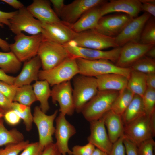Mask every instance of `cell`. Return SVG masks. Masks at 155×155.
Listing matches in <instances>:
<instances>
[{
	"instance_id": "cb8c5ba5",
	"label": "cell",
	"mask_w": 155,
	"mask_h": 155,
	"mask_svg": "<svg viewBox=\"0 0 155 155\" xmlns=\"http://www.w3.org/2000/svg\"><path fill=\"white\" fill-rule=\"evenodd\" d=\"M100 6L95 7L89 9L75 22L71 24L73 30L77 33L95 29L101 17L100 12Z\"/></svg>"
},
{
	"instance_id": "8d00e7d4",
	"label": "cell",
	"mask_w": 155,
	"mask_h": 155,
	"mask_svg": "<svg viewBox=\"0 0 155 155\" xmlns=\"http://www.w3.org/2000/svg\"><path fill=\"white\" fill-rule=\"evenodd\" d=\"M30 143L28 140L10 144L6 145L4 148L0 149V155H18Z\"/></svg>"
},
{
	"instance_id": "1f68e13d",
	"label": "cell",
	"mask_w": 155,
	"mask_h": 155,
	"mask_svg": "<svg viewBox=\"0 0 155 155\" xmlns=\"http://www.w3.org/2000/svg\"><path fill=\"white\" fill-rule=\"evenodd\" d=\"M37 101L32 86L30 85L18 87L14 96L13 102L30 107Z\"/></svg>"
},
{
	"instance_id": "f907efd6",
	"label": "cell",
	"mask_w": 155,
	"mask_h": 155,
	"mask_svg": "<svg viewBox=\"0 0 155 155\" xmlns=\"http://www.w3.org/2000/svg\"><path fill=\"white\" fill-rule=\"evenodd\" d=\"M148 88L155 90V73L145 74Z\"/></svg>"
},
{
	"instance_id": "484cf974",
	"label": "cell",
	"mask_w": 155,
	"mask_h": 155,
	"mask_svg": "<svg viewBox=\"0 0 155 155\" xmlns=\"http://www.w3.org/2000/svg\"><path fill=\"white\" fill-rule=\"evenodd\" d=\"M145 115L142 98L135 94L131 102L121 116L124 126Z\"/></svg>"
},
{
	"instance_id": "ac0fdd59",
	"label": "cell",
	"mask_w": 155,
	"mask_h": 155,
	"mask_svg": "<svg viewBox=\"0 0 155 155\" xmlns=\"http://www.w3.org/2000/svg\"><path fill=\"white\" fill-rule=\"evenodd\" d=\"M153 45L135 42L125 44L121 47L115 65L122 68L130 67L135 62L145 55L147 51Z\"/></svg>"
},
{
	"instance_id": "f1b7e54d",
	"label": "cell",
	"mask_w": 155,
	"mask_h": 155,
	"mask_svg": "<svg viewBox=\"0 0 155 155\" xmlns=\"http://www.w3.org/2000/svg\"><path fill=\"white\" fill-rule=\"evenodd\" d=\"M135 95L127 87L119 91L111 110L121 116L131 102Z\"/></svg>"
},
{
	"instance_id": "ba28073f",
	"label": "cell",
	"mask_w": 155,
	"mask_h": 155,
	"mask_svg": "<svg viewBox=\"0 0 155 155\" xmlns=\"http://www.w3.org/2000/svg\"><path fill=\"white\" fill-rule=\"evenodd\" d=\"M72 42L79 46L99 50L119 47L115 37L105 35L94 29L76 33Z\"/></svg>"
},
{
	"instance_id": "d6986e66",
	"label": "cell",
	"mask_w": 155,
	"mask_h": 155,
	"mask_svg": "<svg viewBox=\"0 0 155 155\" xmlns=\"http://www.w3.org/2000/svg\"><path fill=\"white\" fill-rule=\"evenodd\" d=\"M141 3L139 0H111L100 6L101 16L112 13H123L133 18L141 11Z\"/></svg>"
},
{
	"instance_id": "7c38bea8",
	"label": "cell",
	"mask_w": 155,
	"mask_h": 155,
	"mask_svg": "<svg viewBox=\"0 0 155 155\" xmlns=\"http://www.w3.org/2000/svg\"><path fill=\"white\" fill-rule=\"evenodd\" d=\"M42 23L43 39L64 45L73 41L76 33L71 24L62 21L53 23Z\"/></svg>"
},
{
	"instance_id": "d4e9b609",
	"label": "cell",
	"mask_w": 155,
	"mask_h": 155,
	"mask_svg": "<svg viewBox=\"0 0 155 155\" xmlns=\"http://www.w3.org/2000/svg\"><path fill=\"white\" fill-rule=\"evenodd\" d=\"M102 117L108 137L113 144L123 136L124 126L121 116L111 110Z\"/></svg>"
},
{
	"instance_id": "9f6ffc18",
	"label": "cell",
	"mask_w": 155,
	"mask_h": 155,
	"mask_svg": "<svg viewBox=\"0 0 155 155\" xmlns=\"http://www.w3.org/2000/svg\"><path fill=\"white\" fill-rule=\"evenodd\" d=\"M92 155H108V154L96 148L95 149Z\"/></svg>"
},
{
	"instance_id": "c3c4849f",
	"label": "cell",
	"mask_w": 155,
	"mask_h": 155,
	"mask_svg": "<svg viewBox=\"0 0 155 155\" xmlns=\"http://www.w3.org/2000/svg\"><path fill=\"white\" fill-rule=\"evenodd\" d=\"M16 11L5 12L0 10V23L8 26L9 25V20L16 13Z\"/></svg>"
},
{
	"instance_id": "7402d4cb",
	"label": "cell",
	"mask_w": 155,
	"mask_h": 155,
	"mask_svg": "<svg viewBox=\"0 0 155 155\" xmlns=\"http://www.w3.org/2000/svg\"><path fill=\"white\" fill-rule=\"evenodd\" d=\"M50 1L34 0L26 7L30 13L42 23H53L61 21L51 8Z\"/></svg>"
},
{
	"instance_id": "83f0119b",
	"label": "cell",
	"mask_w": 155,
	"mask_h": 155,
	"mask_svg": "<svg viewBox=\"0 0 155 155\" xmlns=\"http://www.w3.org/2000/svg\"><path fill=\"white\" fill-rule=\"evenodd\" d=\"M127 88L134 94L142 97L147 88L145 74L131 70Z\"/></svg>"
},
{
	"instance_id": "11a10c76",
	"label": "cell",
	"mask_w": 155,
	"mask_h": 155,
	"mask_svg": "<svg viewBox=\"0 0 155 155\" xmlns=\"http://www.w3.org/2000/svg\"><path fill=\"white\" fill-rule=\"evenodd\" d=\"M145 56L150 58L155 59V46L153 45L146 52Z\"/></svg>"
},
{
	"instance_id": "52a82bcc",
	"label": "cell",
	"mask_w": 155,
	"mask_h": 155,
	"mask_svg": "<svg viewBox=\"0 0 155 155\" xmlns=\"http://www.w3.org/2000/svg\"><path fill=\"white\" fill-rule=\"evenodd\" d=\"M37 55L39 57L43 70L50 69L71 56L63 45L43 39Z\"/></svg>"
},
{
	"instance_id": "e0dca14e",
	"label": "cell",
	"mask_w": 155,
	"mask_h": 155,
	"mask_svg": "<svg viewBox=\"0 0 155 155\" xmlns=\"http://www.w3.org/2000/svg\"><path fill=\"white\" fill-rule=\"evenodd\" d=\"M151 16L145 12L133 18L120 33L115 37V42L119 47H122L130 42H139L141 34L146 22Z\"/></svg>"
},
{
	"instance_id": "4fadbf2b",
	"label": "cell",
	"mask_w": 155,
	"mask_h": 155,
	"mask_svg": "<svg viewBox=\"0 0 155 155\" xmlns=\"http://www.w3.org/2000/svg\"><path fill=\"white\" fill-rule=\"evenodd\" d=\"M133 18L123 13L106 15L100 18L94 29L105 35L115 37Z\"/></svg>"
},
{
	"instance_id": "3957f363",
	"label": "cell",
	"mask_w": 155,
	"mask_h": 155,
	"mask_svg": "<svg viewBox=\"0 0 155 155\" xmlns=\"http://www.w3.org/2000/svg\"><path fill=\"white\" fill-rule=\"evenodd\" d=\"M155 135V114L143 115L124 127L123 136L137 147Z\"/></svg>"
},
{
	"instance_id": "4316f807",
	"label": "cell",
	"mask_w": 155,
	"mask_h": 155,
	"mask_svg": "<svg viewBox=\"0 0 155 155\" xmlns=\"http://www.w3.org/2000/svg\"><path fill=\"white\" fill-rule=\"evenodd\" d=\"M49 85L46 80H40L36 81L32 86L37 100L40 103L39 107L45 113L50 108L48 99L51 96V90Z\"/></svg>"
},
{
	"instance_id": "f546056e",
	"label": "cell",
	"mask_w": 155,
	"mask_h": 155,
	"mask_svg": "<svg viewBox=\"0 0 155 155\" xmlns=\"http://www.w3.org/2000/svg\"><path fill=\"white\" fill-rule=\"evenodd\" d=\"M21 63L11 51H0V68L5 73H16L20 70Z\"/></svg>"
},
{
	"instance_id": "4dcf8cb0",
	"label": "cell",
	"mask_w": 155,
	"mask_h": 155,
	"mask_svg": "<svg viewBox=\"0 0 155 155\" xmlns=\"http://www.w3.org/2000/svg\"><path fill=\"white\" fill-rule=\"evenodd\" d=\"M24 138L23 134L16 129L7 130L3 119H0V146L20 142L24 140Z\"/></svg>"
},
{
	"instance_id": "5bb4252c",
	"label": "cell",
	"mask_w": 155,
	"mask_h": 155,
	"mask_svg": "<svg viewBox=\"0 0 155 155\" xmlns=\"http://www.w3.org/2000/svg\"><path fill=\"white\" fill-rule=\"evenodd\" d=\"M51 96L53 104L59 103L60 113L65 115L73 114L75 108L70 80L53 86Z\"/></svg>"
},
{
	"instance_id": "8fae6325",
	"label": "cell",
	"mask_w": 155,
	"mask_h": 155,
	"mask_svg": "<svg viewBox=\"0 0 155 155\" xmlns=\"http://www.w3.org/2000/svg\"><path fill=\"white\" fill-rule=\"evenodd\" d=\"M70 55L75 58L89 60L106 59L116 63L121 47L114 48L106 51L95 49L77 46L72 41L63 45Z\"/></svg>"
},
{
	"instance_id": "ab89813d",
	"label": "cell",
	"mask_w": 155,
	"mask_h": 155,
	"mask_svg": "<svg viewBox=\"0 0 155 155\" xmlns=\"http://www.w3.org/2000/svg\"><path fill=\"white\" fill-rule=\"evenodd\" d=\"M44 149L38 142L30 143L19 155H41Z\"/></svg>"
},
{
	"instance_id": "5b68a950",
	"label": "cell",
	"mask_w": 155,
	"mask_h": 155,
	"mask_svg": "<svg viewBox=\"0 0 155 155\" xmlns=\"http://www.w3.org/2000/svg\"><path fill=\"white\" fill-rule=\"evenodd\" d=\"M78 74L79 70L76 59L71 56L52 69L40 70L38 79L46 80L53 86L70 81Z\"/></svg>"
},
{
	"instance_id": "7a4b0ae2",
	"label": "cell",
	"mask_w": 155,
	"mask_h": 155,
	"mask_svg": "<svg viewBox=\"0 0 155 155\" xmlns=\"http://www.w3.org/2000/svg\"><path fill=\"white\" fill-rule=\"evenodd\" d=\"M119 91L98 90L96 94L85 105L81 113L90 122L102 118L111 110Z\"/></svg>"
},
{
	"instance_id": "d590c367",
	"label": "cell",
	"mask_w": 155,
	"mask_h": 155,
	"mask_svg": "<svg viewBox=\"0 0 155 155\" xmlns=\"http://www.w3.org/2000/svg\"><path fill=\"white\" fill-rule=\"evenodd\" d=\"M146 115L150 117L155 114V90L147 88L142 97Z\"/></svg>"
},
{
	"instance_id": "7dc6e473",
	"label": "cell",
	"mask_w": 155,
	"mask_h": 155,
	"mask_svg": "<svg viewBox=\"0 0 155 155\" xmlns=\"http://www.w3.org/2000/svg\"><path fill=\"white\" fill-rule=\"evenodd\" d=\"M41 155H61L55 144L51 143L45 146Z\"/></svg>"
},
{
	"instance_id": "8992f818",
	"label": "cell",
	"mask_w": 155,
	"mask_h": 155,
	"mask_svg": "<svg viewBox=\"0 0 155 155\" xmlns=\"http://www.w3.org/2000/svg\"><path fill=\"white\" fill-rule=\"evenodd\" d=\"M14 40L9 45L10 51L22 62L37 55L43 38L41 33L28 36L21 32L16 34Z\"/></svg>"
},
{
	"instance_id": "bcb514c9",
	"label": "cell",
	"mask_w": 155,
	"mask_h": 155,
	"mask_svg": "<svg viewBox=\"0 0 155 155\" xmlns=\"http://www.w3.org/2000/svg\"><path fill=\"white\" fill-rule=\"evenodd\" d=\"M13 102L5 95L0 92V108L5 112L12 109Z\"/></svg>"
},
{
	"instance_id": "7bdbcfd3",
	"label": "cell",
	"mask_w": 155,
	"mask_h": 155,
	"mask_svg": "<svg viewBox=\"0 0 155 155\" xmlns=\"http://www.w3.org/2000/svg\"><path fill=\"white\" fill-rule=\"evenodd\" d=\"M3 117L6 122L11 126L16 125L18 124L21 120L20 118L13 109L6 112Z\"/></svg>"
},
{
	"instance_id": "6f0895ef",
	"label": "cell",
	"mask_w": 155,
	"mask_h": 155,
	"mask_svg": "<svg viewBox=\"0 0 155 155\" xmlns=\"http://www.w3.org/2000/svg\"><path fill=\"white\" fill-rule=\"evenodd\" d=\"M5 113L4 110L0 108V119L3 117Z\"/></svg>"
},
{
	"instance_id": "9a60e30c",
	"label": "cell",
	"mask_w": 155,
	"mask_h": 155,
	"mask_svg": "<svg viewBox=\"0 0 155 155\" xmlns=\"http://www.w3.org/2000/svg\"><path fill=\"white\" fill-rule=\"evenodd\" d=\"M106 1L104 0H75L65 5L59 16L63 21L72 24L89 9L101 5Z\"/></svg>"
},
{
	"instance_id": "44dd1931",
	"label": "cell",
	"mask_w": 155,
	"mask_h": 155,
	"mask_svg": "<svg viewBox=\"0 0 155 155\" xmlns=\"http://www.w3.org/2000/svg\"><path fill=\"white\" fill-rule=\"evenodd\" d=\"M41 63L36 55L25 62L19 74L15 77L13 85L16 87L30 85L34 81H37Z\"/></svg>"
},
{
	"instance_id": "60d3db41",
	"label": "cell",
	"mask_w": 155,
	"mask_h": 155,
	"mask_svg": "<svg viewBox=\"0 0 155 155\" xmlns=\"http://www.w3.org/2000/svg\"><path fill=\"white\" fill-rule=\"evenodd\" d=\"M17 87L0 80V92L6 96L11 101L13 102Z\"/></svg>"
},
{
	"instance_id": "ee69618b",
	"label": "cell",
	"mask_w": 155,
	"mask_h": 155,
	"mask_svg": "<svg viewBox=\"0 0 155 155\" xmlns=\"http://www.w3.org/2000/svg\"><path fill=\"white\" fill-rule=\"evenodd\" d=\"M141 3V11L150 14L152 16L155 17V0H140Z\"/></svg>"
},
{
	"instance_id": "b9f144b4",
	"label": "cell",
	"mask_w": 155,
	"mask_h": 155,
	"mask_svg": "<svg viewBox=\"0 0 155 155\" xmlns=\"http://www.w3.org/2000/svg\"><path fill=\"white\" fill-rule=\"evenodd\" d=\"M124 138L123 136L113 144L111 150L108 155H126L123 143Z\"/></svg>"
},
{
	"instance_id": "f35d334b",
	"label": "cell",
	"mask_w": 155,
	"mask_h": 155,
	"mask_svg": "<svg viewBox=\"0 0 155 155\" xmlns=\"http://www.w3.org/2000/svg\"><path fill=\"white\" fill-rule=\"evenodd\" d=\"M95 147L94 145L88 142L84 146H75L72 148V155H92Z\"/></svg>"
},
{
	"instance_id": "681fc988",
	"label": "cell",
	"mask_w": 155,
	"mask_h": 155,
	"mask_svg": "<svg viewBox=\"0 0 155 155\" xmlns=\"http://www.w3.org/2000/svg\"><path fill=\"white\" fill-rule=\"evenodd\" d=\"M54 8V11L59 17L62 10L65 5L63 0H50Z\"/></svg>"
},
{
	"instance_id": "2e32d148",
	"label": "cell",
	"mask_w": 155,
	"mask_h": 155,
	"mask_svg": "<svg viewBox=\"0 0 155 155\" xmlns=\"http://www.w3.org/2000/svg\"><path fill=\"white\" fill-rule=\"evenodd\" d=\"M66 115L60 113L55 119V143L61 155H72V151L69 148L70 139L76 133V129L66 119Z\"/></svg>"
},
{
	"instance_id": "db71d44e",
	"label": "cell",
	"mask_w": 155,
	"mask_h": 155,
	"mask_svg": "<svg viewBox=\"0 0 155 155\" xmlns=\"http://www.w3.org/2000/svg\"><path fill=\"white\" fill-rule=\"evenodd\" d=\"M3 24L0 23V27H3ZM9 45L7 42L0 37V48L4 52H8L10 51Z\"/></svg>"
},
{
	"instance_id": "74e56055",
	"label": "cell",
	"mask_w": 155,
	"mask_h": 155,
	"mask_svg": "<svg viewBox=\"0 0 155 155\" xmlns=\"http://www.w3.org/2000/svg\"><path fill=\"white\" fill-rule=\"evenodd\" d=\"M155 145V142L153 138L143 142L137 147L138 155H154Z\"/></svg>"
},
{
	"instance_id": "e575fe53",
	"label": "cell",
	"mask_w": 155,
	"mask_h": 155,
	"mask_svg": "<svg viewBox=\"0 0 155 155\" xmlns=\"http://www.w3.org/2000/svg\"><path fill=\"white\" fill-rule=\"evenodd\" d=\"M131 70L144 74L155 73V60L145 55L133 64L130 67Z\"/></svg>"
},
{
	"instance_id": "ffe728a7",
	"label": "cell",
	"mask_w": 155,
	"mask_h": 155,
	"mask_svg": "<svg viewBox=\"0 0 155 155\" xmlns=\"http://www.w3.org/2000/svg\"><path fill=\"white\" fill-rule=\"evenodd\" d=\"M90 123V133L87 138L88 141L97 148L108 154L113 144L107 132L103 117Z\"/></svg>"
},
{
	"instance_id": "f5cc1de1",
	"label": "cell",
	"mask_w": 155,
	"mask_h": 155,
	"mask_svg": "<svg viewBox=\"0 0 155 155\" xmlns=\"http://www.w3.org/2000/svg\"><path fill=\"white\" fill-rule=\"evenodd\" d=\"M1 1L4 2L18 10L24 7L21 2L17 0H1Z\"/></svg>"
},
{
	"instance_id": "d6a6232c",
	"label": "cell",
	"mask_w": 155,
	"mask_h": 155,
	"mask_svg": "<svg viewBox=\"0 0 155 155\" xmlns=\"http://www.w3.org/2000/svg\"><path fill=\"white\" fill-rule=\"evenodd\" d=\"M139 43L145 44H155L154 17L151 16L146 23L142 32Z\"/></svg>"
},
{
	"instance_id": "816d5d0a",
	"label": "cell",
	"mask_w": 155,
	"mask_h": 155,
	"mask_svg": "<svg viewBox=\"0 0 155 155\" xmlns=\"http://www.w3.org/2000/svg\"><path fill=\"white\" fill-rule=\"evenodd\" d=\"M15 77L9 75L0 69V80L11 85H13Z\"/></svg>"
},
{
	"instance_id": "836d02e7",
	"label": "cell",
	"mask_w": 155,
	"mask_h": 155,
	"mask_svg": "<svg viewBox=\"0 0 155 155\" xmlns=\"http://www.w3.org/2000/svg\"><path fill=\"white\" fill-rule=\"evenodd\" d=\"M12 109L23 120L26 131H30L33 123V115L31 113L30 107L20 104L17 102H13Z\"/></svg>"
},
{
	"instance_id": "6da1fadb",
	"label": "cell",
	"mask_w": 155,
	"mask_h": 155,
	"mask_svg": "<svg viewBox=\"0 0 155 155\" xmlns=\"http://www.w3.org/2000/svg\"><path fill=\"white\" fill-rule=\"evenodd\" d=\"M79 74L96 78L110 73H116L129 78L131 69L130 67L122 68L106 59L89 60L76 58Z\"/></svg>"
},
{
	"instance_id": "603a6c76",
	"label": "cell",
	"mask_w": 155,
	"mask_h": 155,
	"mask_svg": "<svg viewBox=\"0 0 155 155\" xmlns=\"http://www.w3.org/2000/svg\"><path fill=\"white\" fill-rule=\"evenodd\" d=\"M99 90L119 91L127 87L128 78L123 75L110 73L96 78Z\"/></svg>"
},
{
	"instance_id": "9c48e42d",
	"label": "cell",
	"mask_w": 155,
	"mask_h": 155,
	"mask_svg": "<svg viewBox=\"0 0 155 155\" xmlns=\"http://www.w3.org/2000/svg\"><path fill=\"white\" fill-rule=\"evenodd\" d=\"M8 27L16 35L24 32L35 35L41 33L42 23L36 19L24 7L16 11V13L9 20Z\"/></svg>"
},
{
	"instance_id": "f6af8a7d",
	"label": "cell",
	"mask_w": 155,
	"mask_h": 155,
	"mask_svg": "<svg viewBox=\"0 0 155 155\" xmlns=\"http://www.w3.org/2000/svg\"><path fill=\"white\" fill-rule=\"evenodd\" d=\"M123 143L126 155H138L137 146L129 140L124 138Z\"/></svg>"
},
{
	"instance_id": "30bf717a",
	"label": "cell",
	"mask_w": 155,
	"mask_h": 155,
	"mask_svg": "<svg viewBox=\"0 0 155 155\" xmlns=\"http://www.w3.org/2000/svg\"><path fill=\"white\" fill-rule=\"evenodd\" d=\"M58 110H56L51 115H48L43 112L39 106L35 107L33 115V122L38 131L40 144L44 148L53 143V135L55 127L53 123L57 117Z\"/></svg>"
},
{
	"instance_id": "277c9868",
	"label": "cell",
	"mask_w": 155,
	"mask_h": 155,
	"mask_svg": "<svg viewBox=\"0 0 155 155\" xmlns=\"http://www.w3.org/2000/svg\"><path fill=\"white\" fill-rule=\"evenodd\" d=\"M73 96L75 110L81 113L98 90L96 78L80 74L73 78Z\"/></svg>"
}]
</instances>
